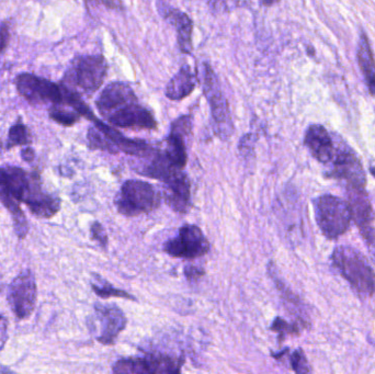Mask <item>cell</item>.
I'll list each match as a JSON object with an SVG mask.
<instances>
[{
  "instance_id": "cell-3",
  "label": "cell",
  "mask_w": 375,
  "mask_h": 374,
  "mask_svg": "<svg viewBox=\"0 0 375 374\" xmlns=\"http://www.w3.org/2000/svg\"><path fill=\"white\" fill-rule=\"evenodd\" d=\"M333 268L349 282L358 294L372 296L375 293V272L363 253L350 246H338L331 255Z\"/></svg>"
},
{
  "instance_id": "cell-36",
  "label": "cell",
  "mask_w": 375,
  "mask_h": 374,
  "mask_svg": "<svg viewBox=\"0 0 375 374\" xmlns=\"http://www.w3.org/2000/svg\"><path fill=\"white\" fill-rule=\"evenodd\" d=\"M371 175L375 178V167H371L370 168Z\"/></svg>"
},
{
  "instance_id": "cell-37",
  "label": "cell",
  "mask_w": 375,
  "mask_h": 374,
  "mask_svg": "<svg viewBox=\"0 0 375 374\" xmlns=\"http://www.w3.org/2000/svg\"><path fill=\"white\" fill-rule=\"evenodd\" d=\"M1 290H3V287H1V285H0V292H1Z\"/></svg>"
},
{
  "instance_id": "cell-24",
  "label": "cell",
  "mask_w": 375,
  "mask_h": 374,
  "mask_svg": "<svg viewBox=\"0 0 375 374\" xmlns=\"http://www.w3.org/2000/svg\"><path fill=\"white\" fill-rule=\"evenodd\" d=\"M31 143V136H30L29 130L22 122L13 124L9 130L8 144L7 148H11L13 146L28 145Z\"/></svg>"
},
{
  "instance_id": "cell-35",
  "label": "cell",
  "mask_w": 375,
  "mask_h": 374,
  "mask_svg": "<svg viewBox=\"0 0 375 374\" xmlns=\"http://www.w3.org/2000/svg\"><path fill=\"white\" fill-rule=\"evenodd\" d=\"M280 1L281 0H259V3L265 6V7H271V6H274L276 3H280Z\"/></svg>"
},
{
  "instance_id": "cell-20",
  "label": "cell",
  "mask_w": 375,
  "mask_h": 374,
  "mask_svg": "<svg viewBox=\"0 0 375 374\" xmlns=\"http://www.w3.org/2000/svg\"><path fill=\"white\" fill-rule=\"evenodd\" d=\"M358 63L360 69L365 77L367 90L372 97H375V61L371 48L370 41L365 33L360 37L359 48H358Z\"/></svg>"
},
{
  "instance_id": "cell-27",
  "label": "cell",
  "mask_w": 375,
  "mask_h": 374,
  "mask_svg": "<svg viewBox=\"0 0 375 374\" xmlns=\"http://www.w3.org/2000/svg\"><path fill=\"white\" fill-rule=\"evenodd\" d=\"M271 330L273 332H277L280 334L279 338L280 339H284L286 337V335L297 334L299 332V326H297L295 324H289L288 321H284V319H281V317H277L274 321H273L272 326H271Z\"/></svg>"
},
{
  "instance_id": "cell-8",
  "label": "cell",
  "mask_w": 375,
  "mask_h": 374,
  "mask_svg": "<svg viewBox=\"0 0 375 374\" xmlns=\"http://www.w3.org/2000/svg\"><path fill=\"white\" fill-rule=\"evenodd\" d=\"M15 84L19 95L31 105L66 103L69 89L63 84H55L29 73L17 76Z\"/></svg>"
},
{
  "instance_id": "cell-34",
  "label": "cell",
  "mask_w": 375,
  "mask_h": 374,
  "mask_svg": "<svg viewBox=\"0 0 375 374\" xmlns=\"http://www.w3.org/2000/svg\"><path fill=\"white\" fill-rule=\"evenodd\" d=\"M22 159L26 161H31L35 159V150L31 148H26L21 152Z\"/></svg>"
},
{
  "instance_id": "cell-18",
  "label": "cell",
  "mask_w": 375,
  "mask_h": 374,
  "mask_svg": "<svg viewBox=\"0 0 375 374\" xmlns=\"http://www.w3.org/2000/svg\"><path fill=\"white\" fill-rule=\"evenodd\" d=\"M158 3L162 5V7H158L160 15H163L164 18L167 19L169 24L176 29L180 51L186 54H191L192 30H193V22L191 19L182 10L166 6L163 0Z\"/></svg>"
},
{
  "instance_id": "cell-5",
  "label": "cell",
  "mask_w": 375,
  "mask_h": 374,
  "mask_svg": "<svg viewBox=\"0 0 375 374\" xmlns=\"http://www.w3.org/2000/svg\"><path fill=\"white\" fill-rule=\"evenodd\" d=\"M315 219L328 240H337L348 232L352 221L351 210L347 200L336 195H324L313 201Z\"/></svg>"
},
{
  "instance_id": "cell-32",
  "label": "cell",
  "mask_w": 375,
  "mask_h": 374,
  "mask_svg": "<svg viewBox=\"0 0 375 374\" xmlns=\"http://www.w3.org/2000/svg\"><path fill=\"white\" fill-rule=\"evenodd\" d=\"M9 39H10V35H9L8 27L6 24H0V53H3L8 46Z\"/></svg>"
},
{
  "instance_id": "cell-19",
  "label": "cell",
  "mask_w": 375,
  "mask_h": 374,
  "mask_svg": "<svg viewBox=\"0 0 375 374\" xmlns=\"http://www.w3.org/2000/svg\"><path fill=\"white\" fill-rule=\"evenodd\" d=\"M195 75L189 65H184L166 87V96L171 100H182L195 88Z\"/></svg>"
},
{
  "instance_id": "cell-31",
  "label": "cell",
  "mask_w": 375,
  "mask_h": 374,
  "mask_svg": "<svg viewBox=\"0 0 375 374\" xmlns=\"http://www.w3.org/2000/svg\"><path fill=\"white\" fill-rule=\"evenodd\" d=\"M8 339V321L0 315V351L3 350Z\"/></svg>"
},
{
  "instance_id": "cell-33",
  "label": "cell",
  "mask_w": 375,
  "mask_h": 374,
  "mask_svg": "<svg viewBox=\"0 0 375 374\" xmlns=\"http://www.w3.org/2000/svg\"><path fill=\"white\" fill-rule=\"evenodd\" d=\"M184 274H186V279L191 281V280H197L202 277L204 271L198 267L188 266L184 268Z\"/></svg>"
},
{
  "instance_id": "cell-28",
  "label": "cell",
  "mask_w": 375,
  "mask_h": 374,
  "mask_svg": "<svg viewBox=\"0 0 375 374\" xmlns=\"http://www.w3.org/2000/svg\"><path fill=\"white\" fill-rule=\"evenodd\" d=\"M90 232H91L92 240H96L103 247L107 246V244H108V235H107L105 229H103V225L100 224L99 222L92 223Z\"/></svg>"
},
{
  "instance_id": "cell-4",
  "label": "cell",
  "mask_w": 375,
  "mask_h": 374,
  "mask_svg": "<svg viewBox=\"0 0 375 374\" xmlns=\"http://www.w3.org/2000/svg\"><path fill=\"white\" fill-rule=\"evenodd\" d=\"M108 64L101 55L77 56L66 71L62 84L77 95H92L103 84Z\"/></svg>"
},
{
  "instance_id": "cell-22",
  "label": "cell",
  "mask_w": 375,
  "mask_h": 374,
  "mask_svg": "<svg viewBox=\"0 0 375 374\" xmlns=\"http://www.w3.org/2000/svg\"><path fill=\"white\" fill-rule=\"evenodd\" d=\"M87 139H88L90 148L94 150H107L109 153L119 152L114 144L97 127H90Z\"/></svg>"
},
{
  "instance_id": "cell-25",
  "label": "cell",
  "mask_w": 375,
  "mask_h": 374,
  "mask_svg": "<svg viewBox=\"0 0 375 374\" xmlns=\"http://www.w3.org/2000/svg\"><path fill=\"white\" fill-rule=\"evenodd\" d=\"M241 0H209V8L214 15L227 14L236 9Z\"/></svg>"
},
{
  "instance_id": "cell-15",
  "label": "cell",
  "mask_w": 375,
  "mask_h": 374,
  "mask_svg": "<svg viewBox=\"0 0 375 374\" xmlns=\"http://www.w3.org/2000/svg\"><path fill=\"white\" fill-rule=\"evenodd\" d=\"M95 313L100 326L98 341L105 346L113 345L118 339L119 335L121 334L126 327L128 321L125 315L118 306L103 304L95 306Z\"/></svg>"
},
{
  "instance_id": "cell-12",
  "label": "cell",
  "mask_w": 375,
  "mask_h": 374,
  "mask_svg": "<svg viewBox=\"0 0 375 374\" xmlns=\"http://www.w3.org/2000/svg\"><path fill=\"white\" fill-rule=\"evenodd\" d=\"M333 169L326 175L331 179L346 182L347 188H365L367 177L359 157L349 148H338L333 157Z\"/></svg>"
},
{
  "instance_id": "cell-21",
  "label": "cell",
  "mask_w": 375,
  "mask_h": 374,
  "mask_svg": "<svg viewBox=\"0 0 375 374\" xmlns=\"http://www.w3.org/2000/svg\"><path fill=\"white\" fill-rule=\"evenodd\" d=\"M67 107L69 105H65V103L53 105L52 108L50 109L51 119L64 127H71L77 123L82 116L75 109L71 110V109H67Z\"/></svg>"
},
{
  "instance_id": "cell-16",
  "label": "cell",
  "mask_w": 375,
  "mask_h": 374,
  "mask_svg": "<svg viewBox=\"0 0 375 374\" xmlns=\"http://www.w3.org/2000/svg\"><path fill=\"white\" fill-rule=\"evenodd\" d=\"M347 202L351 210L352 220L361 235L372 229L374 214L365 188H347Z\"/></svg>"
},
{
  "instance_id": "cell-17",
  "label": "cell",
  "mask_w": 375,
  "mask_h": 374,
  "mask_svg": "<svg viewBox=\"0 0 375 374\" xmlns=\"http://www.w3.org/2000/svg\"><path fill=\"white\" fill-rule=\"evenodd\" d=\"M304 144L313 157L322 163H331L336 154V148L333 145L331 134L320 124H313L307 129Z\"/></svg>"
},
{
  "instance_id": "cell-30",
  "label": "cell",
  "mask_w": 375,
  "mask_h": 374,
  "mask_svg": "<svg viewBox=\"0 0 375 374\" xmlns=\"http://www.w3.org/2000/svg\"><path fill=\"white\" fill-rule=\"evenodd\" d=\"M361 236L365 240V245L369 248V251H370L373 260L375 262V229H370L369 232L365 233Z\"/></svg>"
},
{
  "instance_id": "cell-29",
  "label": "cell",
  "mask_w": 375,
  "mask_h": 374,
  "mask_svg": "<svg viewBox=\"0 0 375 374\" xmlns=\"http://www.w3.org/2000/svg\"><path fill=\"white\" fill-rule=\"evenodd\" d=\"M87 8L91 9L98 6H105L107 8L114 9V10H122L123 5L121 0H86Z\"/></svg>"
},
{
  "instance_id": "cell-14",
  "label": "cell",
  "mask_w": 375,
  "mask_h": 374,
  "mask_svg": "<svg viewBox=\"0 0 375 374\" xmlns=\"http://www.w3.org/2000/svg\"><path fill=\"white\" fill-rule=\"evenodd\" d=\"M192 120L189 116H180L171 124V134L166 141L164 150L166 157L179 169H184L188 161L186 137L191 134Z\"/></svg>"
},
{
  "instance_id": "cell-10",
  "label": "cell",
  "mask_w": 375,
  "mask_h": 374,
  "mask_svg": "<svg viewBox=\"0 0 375 374\" xmlns=\"http://www.w3.org/2000/svg\"><path fill=\"white\" fill-rule=\"evenodd\" d=\"M182 361L166 355H150L143 358L120 359L113 366V372L120 374L179 373Z\"/></svg>"
},
{
  "instance_id": "cell-9",
  "label": "cell",
  "mask_w": 375,
  "mask_h": 374,
  "mask_svg": "<svg viewBox=\"0 0 375 374\" xmlns=\"http://www.w3.org/2000/svg\"><path fill=\"white\" fill-rule=\"evenodd\" d=\"M164 251L173 258L192 260L210 251V242L197 225L186 224L179 229L175 238L167 240Z\"/></svg>"
},
{
  "instance_id": "cell-2",
  "label": "cell",
  "mask_w": 375,
  "mask_h": 374,
  "mask_svg": "<svg viewBox=\"0 0 375 374\" xmlns=\"http://www.w3.org/2000/svg\"><path fill=\"white\" fill-rule=\"evenodd\" d=\"M96 106L100 114L116 127L142 130L157 127L152 112L139 103L133 89L125 82L108 84L98 97Z\"/></svg>"
},
{
  "instance_id": "cell-26",
  "label": "cell",
  "mask_w": 375,
  "mask_h": 374,
  "mask_svg": "<svg viewBox=\"0 0 375 374\" xmlns=\"http://www.w3.org/2000/svg\"><path fill=\"white\" fill-rule=\"evenodd\" d=\"M290 362H291L292 369L297 373H310L312 371L302 349H297L292 353Z\"/></svg>"
},
{
  "instance_id": "cell-7",
  "label": "cell",
  "mask_w": 375,
  "mask_h": 374,
  "mask_svg": "<svg viewBox=\"0 0 375 374\" xmlns=\"http://www.w3.org/2000/svg\"><path fill=\"white\" fill-rule=\"evenodd\" d=\"M201 82H202L205 97L210 103L211 114H212L216 133L222 139H227L233 132V122H232L229 103L220 90L218 77L214 74V71L209 64L204 63L202 65Z\"/></svg>"
},
{
  "instance_id": "cell-11",
  "label": "cell",
  "mask_w": 375,
  "mask_h": 374,
  "mask_svg": "<svg viewBox=\"0 0 375 374\" xmlns=\"http://www.w3.org/2000/svg\"><path fill=\"white\" fill-rule=\"evenodd\" d=\"M37 287L35 278L26 270L19 274L9 287L8 301L13 313L19 319L31 317L37 303Z\"/></svg>"
},
{
  "instance_id": "cell-1",
  "label": "cell",
  "mask_w": 375,
  "mask_h": 374,
  "mask_svg": "<svg viewBox=\"0 0 375 374\" xmlns=\"http://www.w3.org/2000/svg\"><path fill=\"white\" fill-rule=\"evenodd\" d=\"M0 200L12 214L19 238H26L28 222L20 208L26 203L30 211L39 217H52L61 208V200L44 191L39 176L16 166L0 168Z\"/></svg>"
},
{
  "instance_id": "cell-13",
  "label": "cell",
  "mask_w": 375,
  "mask_h": 374,
  "mask_svg": "<svg viewBox=\"0 0 375 374\" xmlns=\"http://www.w3.org/2000/svg\"><path fill=\"white\" fill-rule=\"evenodd\" d=\"M163 197L177 213L186 214L191 204V184L182 169L175 168L164 177Z\"/></svg>"
},
{
  "instance_id": "cell-23",
  "label": "cell",
  "mask_w": 375,
  "mask_h": 374,
  "mask_svg": "<svg viewBox=\"0 0 375 374\" xmlns=\"http://www.w3.org/2000/svg\"><path fill=\"white\" fill-rule=\"evenodd\" d=\"M99 280V283H96V282H92L91 287L94 292L100 296V298L107 299V298H122L128 299V300L135 301L137 299L132 296L130 293L125 292V291L120 290V289H116V287L111 285L108 282L103 281L101 279Z\"/></svg>"
},
{
  "instance_id": "cell-6",
  "label": "cell",
  "mask_w": 375,
  "mask_h": 374,
  "mask_svg": "<svg viewBox=\"0 0 375 374\" xmlns=\"http://www.w3.org/2000/svg\"><path fill=\"white\" fill-rule=\"evenodd\" d=\"M162 193L150 182L128 180L116 197L119 213L125 216H139L159 208Z\"/></svg>"
}]
</instances>
